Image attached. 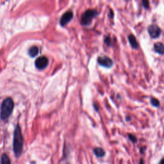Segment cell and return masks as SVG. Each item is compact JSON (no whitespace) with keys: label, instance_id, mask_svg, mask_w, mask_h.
<instances>
[{"label":"cell","instance_id":"7a4b0ae2","mask_svg":"<svg viewBox=\"0 0 164 164\" xmlns=\"http://www.w3.org/2000/svg\"><path fill=\"white\" fill-rule=\"evenodd\" d=\"M14 103L12 98H6L2 103L1 106V111H0V117L3 120H7L13 111Z\"/></svg>","mask_w":164,"mask_h":164},{"label":"cell","instance_id":"7c38bea8","mask_svg":"<svg viewBox=\"0 0 164 164\" xmlns=\"http://www.w3.org/2000/svg\"><path fill=\"white\" fill-rule=\"evenodd\" d=\"M1 164H11V161L6 154H3L1 158Z\"/></svg>","mask_w":164,"mask_h":164},{"label":"cell","instance_id":"ba28073f","mask_svg":"<svg viewBox=\"0 0 164 164\" xmlns=\"http://www.w3.org/2000/svg\"><path fill=\"white\" fill-rule=\"evenodd\" d=\"M128 39L133 49H138V48H139V43L137 42L136 37L133 35H132V34H130V35L128 36Z\"/></svg>","mask_w":164,"mask_h":164},{"label":"cell","instance_id":"5b68a950","mask_svg":"<svg viewBox=\"0 0 164 164\" xmlns=\"http://www.w3.org/2000/svg\"><path fill=\"white\" fill-rule=\"evenodd\" d=\"M98 62L99 65L105 67L110 68L114 65V62L110 58L107 56L99 57L98 58Z\"/></svg>","mask_w":164,"mask_h":164},{"label":"cell","instance_id":"8fae6325","mask_svg":"<svg viewBox=\"0 0 164 164\" xmlns=\"http://www.w3.org/2000/svg\"><path fill=\"white\" fill-rule=\"evenodd\" d=\"M28 53H29V55H30V56L31 57H36L38 55V53H39V48L37 46H36L31 47L29 49Z\"/></svg>","mask_w":164,"mask_h":164},{"label":"cell","instance_id":"9a60e30c","mask_svg":"<svg viewBox=\"0 0 164 164\" xmlns=\"http://www.w3.org/2000/svg\"><path fill=\"white\" fill-rule=\"evenodd\" d=\"M128 138L133 143H136L137 142V138L132 134H128Z\"/></svg>","mask_w":164,"mask_h":164},{"label":"cell","instance_id":"8992f818","mask_svg":"<svg viewBox=\"0 0 164 164\" xmlns=\"http://www.w3.org/2000/svg\"><path fill=\"white\" fill-rule=\"evenodd\" d=\"M49 64V60L46 57L42 56L38 58L35 62V65L36 67L39 69H44Z\"/></svg>","mask_w":164,"mask_h":164},{"label":"cell","instance_id":"4fadbf2b","mask_svg":"<svg viewBox=\"0 0 164 164\" xmlns=\"http://www.w3.org/2000/svg\"><path fill=\"white\" fill-rule=\"evenodd\" d=\"M151 103L152 104V105H153L155 107H158L160 106V102L157 98H152L151 99Z\"/></svg>","mask_w":164,"mask_h":164},{"label":"cell","instance_id":"ac0fdd59","mask_svg":"<svg viewBox=\"0 0 164 164\" xmlns=\"http://www.w3.org/2000/svg\"><path fill=\"white\" fill-rule=\"evenodd\" d=\"M160 164H164V158H163V159L160 161Z\"/></svg>","mask_w":164,"mask_h":164},{"label":"cell","instance_id":"2e32d148","mask_svg":"<svg viewBox=\"0 0 164 164\" xmlns=\"http://www.w3.org/2000/svg\"><path fill=\"white\" fill-rule=\"evenodd\" d=\"M142 5L145 8H148L149 7V2L148 1H142Z\"/></svg>","mask_w":164,"mask_h":164},{"label":"cell","instance_id":"30bf717a","mask_svg":"<svg viewBox=\"0 0 164 164\" xmlns=\"http://www.w3.org/2000/svg\"><path fill=\"white\" fill-rule=\"evenodd\" d=\"M94 153L97 157H103L105 155V151L101 148H96L94 149Z\"/></svg>","mask_w":164,"mask_h":164},{"label":"cell","instance_id":"e0dca14e","mask_svg":"<svg viewBox=\"0 0 164 164\" xmlns=\"http://www.w3.org/2000/svg\"><path fill=\"white\" fill-rule=\"evenodd\" d=\"M144 160L143 159H141V161H140V163L139 164H144Z\"/></svg>","mask_w":164,"mask_h":164},{"label":"cell","instance_id":"52a82bcc","mask_svg":"<svg viewBox=\"0 0 164 164\" xmlns=\"http://www.w3.org/2000/svg\"><path fill=\"white\" fill-rule=\"evenodd\" d=\"M73 18V13L71 11H68L65 13H64L61 19H60V24H61L62 27L65 26Z\"/></svg>","mask_w":164,"mask_h":164},{"label":"cell","instance_id":"9c48e42d","mask_svg":"<svg viewBox=\"0 0 164 164\" xmlns=\"http://www.w3.org/2000/svg\"><path fill=\"white\" fill-rule=\"evenodd\" d=\"M154 49L160 55L164 54V44L162 42H157L154 44Z\"/></svg>","mask_w":164,"mask_h":164},{"label":"cell","instance_id":"277c9868","mask_svg":"<svg viewBox=\"0 0 164 164\" xmlns=\"http://www.w3.org/2000/svg\"><path fill=\"white\" fill-rule=\"evenodd\" d=\"M148 31L151 38L157 39L160 36L162 30L156 24H151L148 28Z\"/></svg>","mask_w":164,"mask_h":164},{"label":"cell","instance_id":"6da1fadb","mask_svg":"<svg viewBox=\"0 0 164 164\" xmlns=\"http://www.w3.org/2000/svg\"><path fill=\"white\" fill-rule=\"evenodd\" d=\"M23 137L21 133V127L19 124H18L15 128L13 139V150L16 157H20V155L23 152Z\"/></svg>","mask_w":164,"mask_h":164},{"label":"cell","instance_id":"5bb4252c","mask_svg":"<svg viewBox=\"0 0 164 164\" xmlns=\"http://www.w3.org/2000/svg\"><path fill=\"white\" fill-rule=\"evenodd\" d=\"M105 43L108 46H111L112 45V40L110 36H107L105 38Z\"/></svg>","mask_w":164,"mask_h":164},{"label":"cell","instance_id":"3957f363","mask_svg":"<svg viewBox=\"0 0 164 164\" xmlns=\"http://www.w3.org/2000/svg\"><path fill=\"white\" fill-rule=\"evenodd\" d=\"M98 14L96 10L89 9L86 11L82 15L81 23L83 25L88 26L91 24L92 19Z\"/></svg>","mask_w":164,"mask_h":164}]
</instances>
